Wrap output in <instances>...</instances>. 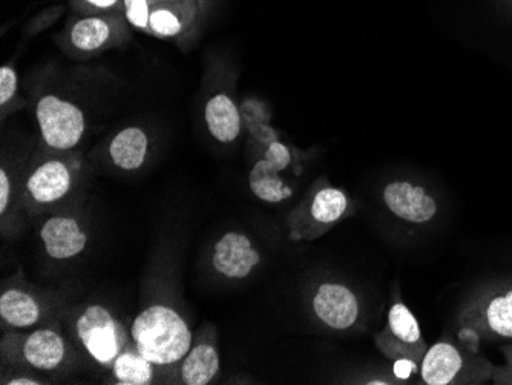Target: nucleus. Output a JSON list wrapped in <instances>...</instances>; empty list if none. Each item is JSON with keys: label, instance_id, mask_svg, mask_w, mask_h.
Returning a JSON list of instances; mask_svg holds the SVG:
<instances>
[{"label": "nucleus", "instance_id": "nucleus-1", "mask_svg": "<svg viewBox=\"0 0 512 385\" xmlns=\"http://www.w3.org/2000/svg\"><path fill=\"white\" fill-rule=\"evenodd\" d=\"M132 344L157 367L174 366L192 347L191 327L168 304H152L135 316L131 330Z\"/></svg>", "mask_w": 512, "mask_h": 385}, {"label": "nucleus", "instance_id": "nucleus-2", "mask_svg": "<svg viewBox=\"0 0 512 385\" xmlns=\"http://www.w3.org/2000/svg\"><path fill=\"white\" fill-rule=\"evenodd\" d=\"M355 212V201L344 189L319 178L287 215V234L292 241H315Z\"/></svg>", "mask_w": 512, "mask_h": 385}, {"label": "nucleus", "instance_id": "nucleus-3", "mask_svg": "<svg viewBox=\"0 0 512 385\" xmlns=\"http://www.w3.org/2000/svg\"><path fill=\"white\" fill-rule=\"evenodd\" d=\"M494 367L474 344L444 338L428 347L419 370L427 385H473L491 381Z\"/></svg>", "mask_w": 512, "mask_h": 385}, {"label": "nucleus", "instance_id": "nucleus-4", "mask_svg": "<svg viewBox=\"0 0 512 385\" xmlns=\"http://www.w3.org/2000/svg\"><path fill=\"white\" fill-rule=\"evenodd\" d=\"M459 339L479 346L480 341L512 339V283L483 289L463 304L457 315Z\"/></svg>", "mask_w": 512, "mask_h": 385}, {"label": "nucleus", "instance_id": "nucleus-5", "mask_svg": "<svg viewBox=\"0 0 512 385\" xmlns=\"http://www.w3.org/2000/svg\"><path fill=\"white\" fill-rule=\"evenodd\" d=\"M74 336L92 361L111 370L115 359L129 346L131 333L102 304H89L74 321Z\"/></svg>", "mask_w": 512, "mask_h": 385}, {"label": "nucleus", "instance_id": "nucleus-6", "mask_svg": "<svg viewBox=\"0 0 512 385\" xmlns=\"http://www.w3.org/2000/svg\"><path fill=\"white\" fill-rule=\"evenodd\" d=\"M2 353L16 364L37 372H57L71 361L68 341L53 327L7 333L2 338Z\"/></svg>", "mask_w": 512, "mask_h": 385}, {"label": "nucleus", "instance_id": "nucleus-7", "mask_svg": "<svg viewBox=\"0 0 512 385\" xmlns=\"http://www.w3.org/2000/svg\"><path fill=\"white\" fill-rule=\"evenodd\" d=\"M375 344L388 361L407 362L414 370L421 369L422 359L428 350L416 316L399 298H394L388 309L387 324L376 333Z\"/></svg>", "mask_w": 512, "mask_h": 385}, {"label": "nucleus", "instance_id": "nucleus-8", "mask_svg": "<svg viewBox=\"0 0 512 385\" xmlns=\"http://www.w3.org/2000/svg\"><path fill=\"white\" fill-rule=\"evenodd\" d=\"M40 134L46 146L56 151H71L82 142L86 119L76 103L48 94L36 106Z\"/></svg>", "mask_w": 512, "mask_h": 385}, {"label": "nucleus", "instance_id": "nucleus-9", "mask_svg": "<svg viewBox=\"0 0 512 385\" xmlns=\"http://www.w3.org/2000/svg\"><path fill=\"white\" fill-rule=\"evenodd\" d=\"M381 198L385 209L405 223L422 226L439 214L436 197L424 185L408 178H394L385 183Z\"/></svg>", "mask_w": 512, "mask_h": 385}, {"label": "nucleus", "instance_id": "nucleus-10", "mask_svg": "<svg viewBox=\"0 0 512 385\" xmlns=\"http://www.w3.org/2000/svg\"><path fill=\"white\" fill-rule=\"evenodd\" d=\"M316 320L336 332L353 329L361 321L362 304L355 290L335 281L319 284L312 297Z\"/></svg>", "mask_w": 512, "mask_h": 385}, {"label": "nucleus", "instance_id": "nucleus-11", "mask_svg": "<svg viewBox=\"0 0 512 385\" xmlns=\"http://www.w3.org/2000/svg\"><path fill=\"white\" fill-rule=\"evenodd\" d=\"M125 22H128L125 16L82 14L74 17L69 24L66 39L74 51L82 54L100 53L125 39Z\"/></svg>", "mask_w": 512, "mask_h": 385}, {"label": "nucleus", "instance_id": "nucleus-12", "mask_svg": "<svg viewBox=\"0 0 512 385\" xmlns=\"http://www.w3.org/2000/svg\"><path fill=\"white\" fill-rule=\"evenodd\" d=\"M261 261L260 249L244 232H226L212 247V267L224 280H246L260 267Z\"/></svg>", "mask_w": 512, "mask_h": 385}, {"label": "nucleus", "instance_id": "nucleus-13", "mask_svg": "<svg viewBox=\"0 0 512 385\" xmlns=\"http://www.w3.org/2000/svg\"><path fill=\"white\" fill-rule=\"evenodd\" d=\"M77 169L63 158H48L28 175L25 195L30 205L48 208L73 191Z\"/></svg>", "mask_w": 512, "mask_h": 385}, {"label": "nucleus", "instance_id": "nucleus-14", "mask_svg": "<svg viewBox=\"0 0 512 385\" xmlns=\"http://www.w3.org/2000/svg\"><path fill=\"white\" fill-rule=\"evenodd\" d=\"M204 0H148L149 36L177 40L191 33L203 13Z\"/></svg>", "mask_w": 512, "mask_h": 385}, {"label": "nucleus", "instance_id": "nucleus-15", "mask_svg": "<svg viewBox=\"0 0 512 385\" xmlns=\"http://www.w3.org/2000/svg\"><path fill=\"white\" fill-rule=\"evenodd\" d=\"M40 240L46 255L53 260H71L79 257L88 246V234L82 224L68 215H54L43 221Z\"/></svg>", "mask_w": 512, "mask_h": 385}, {"label": "nucleus", "instance_id": "nucleus-16", "mask_svg": "<svg viewBox=\"0 0 512 385\" xmlns=\"http://www.w3.org/2000/svg\"><path fill=\"white\" fill-rule=\"evenodd\" d=\"M0 318L10 329H31L42 321L43 306L33 293L20 287H7L0 295Z\"/></svg>", "mask_w": 512, "mask_h": 385}, {"label": "nucleus", "instance_id": "nucleus-17", "mask_svg": "<svg viewBox=\"0 0 512 385\" xmlns=\"http://www.w3.org/2000/svg\"><path fill=\"white\" fill-rule=\"evenodd\" d=\"M221 369L220 352L214 338H206L191 347L180 362V382L184 385L211 384Z\"/></svg>", "mask_w": 512, "mask_h": 385}, {"label": "nucleus", "instance_id": "nucleus-18", "mask_svg": "<svg viewBox=\"0 0 512 385\" xmlns=\"http://www.w3.org/2000/svg\"><path fill=\"white\" fill-rule=\"evenodd\" d=\"M204 119L207 129L217 142L230 145L240 137L243 119L240 108L229 94L218 93L212 96L204 108Z\"/></svg>", "mask_w": 512, "mask_h": 385}, {"label": "nucleus", "instance_id": "nucleus-19", "mask_svg": "<svg viewBox=\"0 0 512 385\" xmlns=\"http://www.w3.org/2000/svg\"><path fill=\"white\" fill-rule=\"evenodd\" d=\"M108 151L114 166L126 172L137 171L148 157V134L138 126H129L114 135Z\"/></svg>", "mask_w": 512, "mask_h": 385}, {"label": "nucleus", "instance_id": "nucleus-20", "mask_svg": "<svg viewBox=\"0 0 512 385\" xmlns=\"http://www.w3.org/2000/svg\"><path fill=\"white\" fill-rule=\"evenodd\" d=\"M249 186L258 200L270 205L283 203L293 195V188L281 177V171L270 165L264 157L250 169Z\"/></svg>", "mask_w": 512, "mask_h": 385}, {"label": "nucleus", "instance_id": "nucleus-21", "mask_svg": "<svg viewBox=\"0 0 512 385\" xmlns=\"http://www.w3.org/2000/svg\"><path fill=\"white\" fill-rule=\"evenodd\" d=\"M131 346V344H129ZM126 347L111 367L115 384L149 385L154 382L157 366L132 347Z\"/></svg>", "mask_w": 512, "mask_h": 385}, {"label": "nucleus", "instance_id": "nucleus-22", "mask_svg": "<svg viewBox=\"0 0 512 385\" xmlns=\"http://www.w3.org/2000/svg\"><path fill=\"white\" fill-rule=\"evenodd\" d=\"M80 14H111L125 16L123 0H71Z\"/></svg>", "mask_w": 512, "mask_h": 385}, {"label": "nucleus", "instance_id": "nucleus-23", "mask_svg": "<svg viewBox=\"0 0 512 385\" xmlns=\"http://www.w3.org/2000/svg\"><path fill=\"white\" fill-rule=\"evenodd\" d=\"M125 17L135 30L148 31V0H123Z\"/></svg>", "mask_w": 512, "mask_h": 385}, {"label": "nucleus", "instance_id": "nucleus-24", "mask_svg": "<svg viewBox=\"0 0 512 385\" xmlns=\"http://www.w3.org/2000/svg\"><path fill=\"white\" fill-rule=\"evenodd\" d=\"M264 158H266L270 165L275 166V168L281 172L289 169L293 162V155L289 146L278 139L273 140V142H270L269 145L266 146Z\"/></svg>", "mask_w": 512, "mask_h": 385}, {"label": "nucleus", "instance_id": "nucleus-25", "mask_svg": "<svg viewBox=\"0 0 512 385\" xmlns=\"http://www.w3.org/2000/svg\"><path fill=\"white\" fill-rule=\"evenodd\" d=\"M17 91V73L13 66L4 65L0 70V105L7 106Z\"/></svg>", "mask_w": 512, "mask_h": 385}, {"label": "nucleus", "instance_id": "nucleus-26", "mask_svg": "<svg viewBox=\"0 0 512 385\" xmlns=\"http://www.w3.org/2000/svg\"><path fill=\"white\" fill-rule=\"evenodd\" d=\"M11 200H13V183H11L8 172L2 168L0 171V212H2V217L7 215Z\"/></svg>", "mask_w": 512, "mask_h": 385}, {"label": "nucleus", "instance_id": "nucleus-27", "mask_svg": "<svg viewBox=\"0 0 512 385\" xmlns=\"http://www.w3.org/2000/svg\"><path fill=\"white\" fill-rule=\"evenodd\" d=\"M4 384L7 385H40L45 384L40 378L36 376H13V378L5 379Z\"/></svg>", "mask_w": 512, "mask_h": 385}, {"label": "nucleus", "instance_id": "nucleus-28", "mask_svg": "<svg viewBox=\"0 0 512 385\" xmlns=\"http://www.w3.org/2000/svg\"><path fill=\"white\" fill-rule=\"evenodd\" d=\"M494 384L512 385V372L503 369V367H494L493 379Z\"/></svg>", "mask_w": 512, "mask_h": 385}, {"label": "nucleus", "instance_id": "nucleus-29", "mask_svg": "<svg viewBox=\"0 0 512 385\" xmlns=\"http://www.w3.org/2000/svg\"><path fill=\"white\" fill-rule=\"evenodd\" d=\"M500 352H502V355L505 356L506 361V366H503V369L512 372V344L500 347Z\"/></svg>", "mask_w": 512, "mask_h": 385}]
</instances>
